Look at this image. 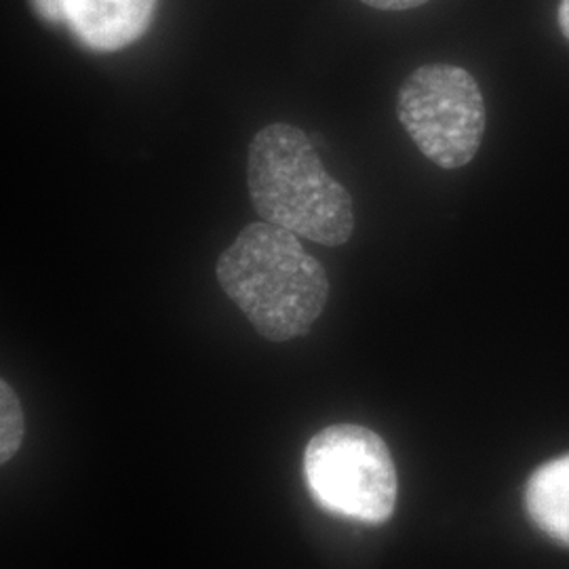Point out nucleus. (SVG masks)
<instances>
[{
    "mask_svg": "<svg viewBox=\"0 0 569 569\" xmlns=\"http://www.w3.org/2000/svg\"><path fill=\"white\" fill-rule=\"evenodd\" d=\"M216 274L226 296L272 342L308 333L329 300L326 268L306 253L298 234L268 222L243 228L222 251Z\"/></svg>",
    "mask_w": 569,
    "mask_h": 569,
    "instance_id": "nucleus-1",
    "label": "nucleus"
},
{
    "mask_svg": "<svg viewBox=\"0 0 569 569\" xmlns=\"http://www.w3.org/2000/svg\"><path fill=\"white\" fill-rule=\"evenodd\" d=\"M247 188L262 222L319 244L338 247L355 230L352 199L321 163L302 129L274 122L247 152Z\"/></svg>",
    "mask_w": 569,
    "mask_h": 569,
    "instance_id": "nucleus-2",
    "label": "nucleus"
},
{
    "mask_svg": "<svg viewBox=\"0 0 569 569\" xmlns=\"http://www.w3.org/2000/svg\"><path fill=\"white\" fill-rule=\"evenodd\" d=\"M305 475L312 498L350 521L380 526L397 507V468L385 439L369 428H323L306 448Z\"/></svg>",
    "mask_w": 569,
    "mask_h": 569,
    "instance_id": "nucleus-3",
    "label": "nucleus"
},
{
    "mask_svg": "<svg viewBox=\"0 0 569 569\" xmlns=\"http://www.w3.org/2000/svg\"><path fill=\"white\" fill-rule=\"evenodd\" d=\"M399 121L430 163L460 169L486 136V102L472 74L449 63H428L407 77L397 100Z\"/></svg>",
    "mask_w": 569,
    "mask_h": 569,
    "instance_id": "nucleus-4",
    "label": "nucleus"
},
{
    "mask_svg": "<svg viewBox=\"0 0 569 569\" xmlns=\"http://www.w3.org/2000/svg\"><path fill=\"white\" fill-rule=\"evenodd\" d=\"M157 0H63L66 23L93 51H119L148 30Z\"/></svg>",
    "mask_w": 569,
    "mask_h": 569,
    "instance_id": "nucleus-5",
    "label": "nucleus"
},
{
    "mask_svg": "<svg viewBox=\"0 0 569 569\" xmlns=\"http://www.w3.org/2000/svg\"><path fill=\"white\" fill-rule=\"evenodd\" d=\"M526 510L536 528L569 547V453L533 470L526 486Z\"/></svg>",
    "mask_w": 569,
    "mask_h": 569,
    "instance_id": "nucleus-6",
    "label": "nucleus"
},
{
    "mask_svg": "<svg viewBox=\"0 0 569 569\" xmlns=\"http://www.w3.org/2000/svg\"><path fill=\"white\" fill-rule=\"evenodd\" d=\"M23 409L20 397L13 387L2 380L0 382V462L7 465L21 448L23 441Z\"/></svg>",
    "mask_w": 569,
    "mask_h": 569,
    "instance_id": "nucleus-7",
    "label": "nucleus"
},
{
    "mask_svg": "<svg viewBox=\"0 0 569 569\" xmlns=\"http://www.w3.org/2000/svg\"><path fill=\"white\" fill-rule=\"evenodd\" d=\"M32 4L39 11L42 20L51 21V23H66L63 0H32Z\"/></svg>",
    "mask_w": 569,
    "mask_h": 569,
    "instance_id": "nucleus-8",
    "label": "nucleus"
},
{
    "mask_svg": "<svg viewBox=\"0 0 569 569\" xmlns=\"http://www.w3.org/2000/svg\"><path fill=\"white\" fill-rule=\"evenodd\" d=\"M363 2L380 11H407L425 4L428 0H363Z\"/></svg>",
    "mask_w": 569,
    "mask_h": 569,
    "instance_id": "nucleus-9",
    "label": "nucleus"
},
{
    "mask_svg": "<svg viewBox=\"0 0 569 569\" xmlns=\"http://www.w3.org/2000/svg\"><path fill=\"white\" fill-rule=\"evenodd\" d=\"M557 20H559V28H561L563 37L569 41V0H561L559 11H557Z\"/></svg>",
    "mask_w": 569,
    "mask_h": 569,
    "instance_id": "nucleus-10",
    "label": "nucleus"
}]
</instances>
